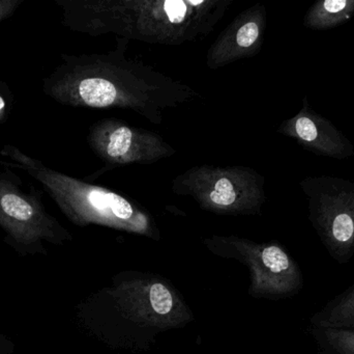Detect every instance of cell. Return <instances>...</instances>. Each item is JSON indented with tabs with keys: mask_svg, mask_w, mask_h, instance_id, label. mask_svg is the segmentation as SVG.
Segmentation results:
<instances>
[{
	"mask_svg": "<svg viewBox=\"0 0 354 354\" xmlns=\"http://www.w3.org/2000/svg\"><path fill=\"white\" fill-rule=\"evenodd\" d=\"M203 245L214 255L236 260L248 266L249 295L254 299H288L303 289L301 268L280 243H258L233 235H214L204 239Z\"/></svg>",
	"mask_w": 354,
	"mask_h": 354,
	"instance_id": "obj_7",
	"label": "cell"
},
{
	"mask_svg": "<svg viewBox=\"0 0 354 354\" xmlns=\"http://www.w3.org/2000/svg\"><path fill=\"white\" fill-rule=\"evenodd\" d=\"M0 229L6 241L23 255L45 254L44 243L64 245L72 234L46 210L35 187L24 188L12 170H0Z\"/></svg>",
	"mask_w": 354,
	"mask_h": 354,
	"instance_id": "obj_6",
	"label": "cell"
},
{
	"mask_svg": "<svg viewBox=\"0 0 354 354\" xmlns=\"http://www.w3.org/2000/svg\"><path fill=\"white\" fill-rule=\"evenodd\" d=\"M77 318L110 348L145 351L159 335L193 321L194 314L167 278L129 270L83 301Z\"/></svg>",
	"mask_w": 354,
	"mask_h": 354,
	"instance_id": "obj_2",
	"label": "cell"
},
{
	"mask_svg": "<svg viewBox=\"0 0 354 354\" xmlns=\"http://www.w3.org/2000/svg\"><path fill=\"white\" fill-rule=\"evenodd\" d=\"M0 354H8V351H6V349L1 348V347H0Z\"/></svg>",
	"mask_w": 354,
	"mask_h": 354,
	"instance_id": "obj_17",
	"label": "cell"
},
{
	"mask_svg": "<svg viewBox=\"0 0 354 354\" xmlns=\"http://www.w3.org/2000/svg\"><path fill=\"white\" fill-rule=\"evenodd\" d=\"M25 0H0V23L10 18Z\"/></svg>",
	"mask_w": 354,
	"mask_h": 354,
	"instance_id": "obj_16",
	"label": "cell"
},
{
	"mask_svg": "<svg viewBox=\"0 0 354 354\" xmlns=\"http://www.w3.org/2000/svg\"><path fill=\"white\" fill-rule=\"evenodd\" d=\"M115 42L106 53L62 54V62L43 79V93L70 107L132 110L155 125L163 123L166 110L202 98L189 85L127 56L129 39Z\"/></svg>",
	"mask_w": 354,
	"mask_h": 354,
	"instance_id": "obj_1",
	"label": "cell"
},
{
	"mask_svg": "<svg viewBox=\"0 0 354 354\" xmlns=\"http://www.w3.org/2000/svg\"><path fill=\"white\" fill-rule=\"evenodd\" d=\"M266 179L249 166H193L172 181V193L191 197L218 215H258L266 202Z\"/></svg>",
	"mask_w": 354,
	"mask_h": 354,
	"instance_id": "obj_5",
	"label": "cell"
},
{
	"mask_svg": "<svg viewBox=\"0 0 354 354\" xmlns=\"http://www.w3.org/2000/svg\"><path fill=\"white\" fill-rule=\"evenodd\" d=\"M278 133L295 139L316 155L335 159H346L354 155L351 141L330 121L311 109L307 99H304L299 114L280 125Z\"/></svg>",
	"mask_w": 354,
	"mask_h": 354,
	"instance_id": "obj_11",
	"label": "cell"
},
{
	"mask_svg": "<svg viewBox=\"0 0 354 354\" xmlns=\"http://www.w3.org/2000/svg\"><path fill=\"white\" fill-rule=\"evenodd\" d=\"M86 141L95 155L110 166L153 164L176 153V148L155 131L137 128L116 118L93 123Z\"/></svg>",
	"mask_w": 354,
	"mask_h": 354,
	"instance_id": "obj_9",
	"label": "cell"
},
{
	"mask_svg": "<svg viewBox=\"0 0 354 354\" xmlns=\"http://www.w3.org/2000/svg\"><path fill=\"white\" fill-rule=\"evenodd\" d=\"M310 326L354 330V283L314 314Z\"/></svg>",
	"mask_w": 354,
	"mask_h": 354,
	"instance_id": "obj_12",
	"label": "cell"
},
{
	"mask_svg": "<svg viewBox=\"0 0 354 354\" xmlns=\"http://www.w3.org/2000/svg\"><path fill=\"white\" fill-rule=\"evenodd\" d=\"M354 15V0H320L308 10L304 24L308 28L326 30L340 26Z\"/></svg>",
	"mask_w": 354,
	"mask_h": 354,
	"instance_id": "obj_13",
	"label": "cell"
},
{
	"mask_svg": "<svg viewBox=\"0 0 354 354\" xmlns=\"http://www.w3.org/2000/svg\"><path fill=\"white\" fill-rule=\"evenodd\" d=\"M310 336L319 354H354V330L310 326Z\"/></svg>",
	"mask_w": 354,
	"mask_h": 354,
	"instance_id": "obj_14",
	"label": "cell"
},
{
	"mask_svg": "<svg viewBox=\"0 0 354 354\" xmlns=\"http://www.w3.org/2000/svg\"><path fill=\"white\" fill-rule=\"evenodd\" d=\"M64 27L91 37L179 46L209 35L234 0H54Z\"/></svg>",
	"mask_w": 354,
	"mask_h": 354,
	"instance_id": "obj_3",
	"label": "cell"
},
{
	"mask_svg": "<svg viewBox=\"0 0 354 354\" xmlns=\"http://www.w3.org/2000/svg\"><path fill=\"white\" fill-rule=\"evenodd\" d=\"M309 202V220L328 255L340 264L354 258V182L330 176L301 183Z\"/></svg>",
	"mask_w": 354,
	"mask_h": 354,
	"instance_id": "obj_8",
	"label": "cell"
},
{
	"mask_svg": "<svg viewBox=\"0 0 354 354\" xmlns=\"http://www.w3.org/2000/svg\"><path fill=\"white\" fill-rule=\"evenodd\" d=\"M0 154L12 162L0 164L20 168L43 185L68 220L79 227H106L159 241L161 233L151 214L138 203L106 187L79 180L6 145Z\"/></svg>",
	"mask_w": 354,
	"mask_h": 354,
	"instance_id": "obj_4",
	"label": "cell"
},
{
	"mask_svg": "<svg viewBox=\"0 0 354 354\" xmlns=\"http://www.w3.org/2000/svg\"><path fill=\"white\" fill-rule=\"evenodd\" d=\"M12 107V97L4 83H0V125L8 121Z\"/></svg>",
	"mask_w": 354,
	"mask_h": 354,
	"instance_id": "obj_15",
	"label": "cell"
},
{
	"mask_svg": "<svg viewBox=\"0 0 354 354\" xmlns=\"http://www.w3.org/2000/svg\"><path fill=\"white\" fill-rule=\"evenodd\" d=\"M268 25V12L257 3L239 12L221 31L206 54V67L218 70L237 60L253 57L261 51Z\"/></svg>",
	"mask_w": 354,
	"mask_h": 354,
	"instance_id": "obj_10",
	"label": "cell"
}]
</instances>
